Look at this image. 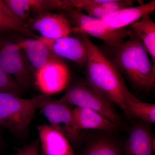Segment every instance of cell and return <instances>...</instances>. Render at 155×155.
Listing matches in <instances>:
<instances>
[{"mask_svg":"<svg viewBox=\"0 0 155 155\" xmlns=\"http://www.w3.org/2000/svg\"><path fill=\"white\" fill-rule=\"evenodd\" d=\"M78 35L83 39L87 49L86 81L113 104L119 106L131 121L125 102L128 100L138 99L129 91L121 73L92 41L89 35L84 32Z\"/></svg>","mask_w":155,"mask_h":155,"instance_id":"6da1fadb","label":"cell"},{"mask_svg":"<svg viewBox=\"0 0 155 155\" xmlns=\"http://www.w3.org/2000/svg\"><path fill=\"white\" fill-rule=\"evenodd\" d=\"M99 48L121 75L134 86L148 92L155 85V67L148 53L135 34L116 47Z\"/></svg>","mask_w":155,"mask_h":155,"instance_id":"7a4b0ae2","label":"cell"},{"mask_svg":"<svg viewBox=\"0 0 155 155\" xmlns=\"http://www.w3.org/2000/svg\"><path fill=\"white\" fill-rule=\"evenodd\" d=\"M39 99V95L23 99L0 93V126L18 135L25 133L38 110Z\"/></svg>","mask_w":155,"mask_h":155,"instance_id":"3957f363","label":"cell"},{"mask_svg":"<svg viewBox=\"0 0 155 155\" xmlns=\"http://www.w3.org/2000/svg\"><path fill=\"white\" fill-rule=\"evenodd\" d=\"M61 99L70 106L90 109L119 126L121 119L113 103L86 81H79L67 89Z\"/></svg>","mask_w":155,"mask_h":155,"instance_id":"277c9868","label":"cell"},{"mask_svg":"<svg viewBox=\"0 0 155 155\" xmlns=\"http://www.w3.org/2000/svg\"><path fill=\"white\" fill-rule=\"evenodd\" d=\"M19 38L12 32L0 31V67L24 88L31 84L32 71L18 45Z\"/></svg>","mask_w":155,"mask_h":155,"instance_id":"5b68a950","label":"cell"},{"mask_svg":"<svg viewBox=\"0 0 155 155\" xmlns=\"http://www.w3.org/2000/svg\"><path fill=\"white\" fill-rule=\"evenodd\" d=\"M63 12L69 19L75 35L84 32L102 40L108 46L119 45L132 33V30L127 28L114 29L110 28L103 20L84 14L79 9H69Z\"/></svg>","mask_w":155,"mask_h":155,"instance_id":"8992f818","label":"cell"},{"mask_svg":"<svg viewBox=\"0 0 155 155\" xmlns=\"http://www.w3.org/2000/svg\"><path fill=\"white\" fill-rule=\"evenodd\" d=\"M39 96L38 109L50 125L61 131L70 143L74 145L79 144L81 137L74 124L73 109L70 105L61 99H54L43 94Z\"/></svg>","mask_w":155,"mask_h":155,"instance_id":"52a82bcc","label":"cell"},{"mask_svg":"<svg viewBox=\"0 0 155 155\" xmlns=\"http://www.w3.org/2000/svg\"><path fill=\"white\" fill-rule=\"evenodd\" d=\"M34 82L43 94L58 93L67 88L70 71L61 58L54 56L44 67L34 72Z\"/></svg>","mask_w":155,"mask_h":155,"instance_id":"ba28073f","label":"cell"},{"mask_svg":"<svg viewBox=\"0 0 155 155\" xmlns=\"http://www.w3.org/2000/svg\"><path fill=\"white\" fill-rule=\"evenodd\" d=\"M68 36L57 39H48L38 36L47 47L52 54L75 62L80 68L86 67L87 51L82 38Z\"/></svg>","mask_w":155,"mask_h":155,"instance_id":"9c48e42d","label":"cell"},{"mask_svg":"<svg viewBox=\"0 0 155 155\" xmlns=\"http://www.w3.org/2000/svg\"><path fill=\"white\" fill-rule=\"evenodd\" d=\"M26 24L31 31H35L46 38L57 39L74 34L73 28L64 13H43L32 18Z\"/></svg>","mask_w":155,"mask_h":155,"instance_id":"30bf717a","label":"cell"},{"mask_svg":"<svg viewBox=\"0 0 155 155\" xmlns=\"http://www.w3.org/2000/svg\"><path fill=\"white\" fill-rule=\"evenodd\" d=\"M42 155H77L70 142L61 131L50 125L37 127Z\"/></svg>","mask_w":155,"mask_h":155,"instance_id":"8fae6325","label":"cell"},{"mask_svg":"<svg viewBox=\"0 0 155 155\" xmlns=\"http://www.w3.org/2000/svg\"><path fill=\"white\" fill-rule=\"evenodd\" d=\"M155 10V1L141 3L136 7L124 8L108 15L103 21L114 29L125 28L138 21L146 15H150Z\"/></svg>","mask_w":155,"mask_h":155,"instance_id":"7c38bea8","label":"cell"},{"mask_svg":"<svg viewBox=\"0 0 155 155\" xmlns=\"http://www.w3.org/2000/svg\"><path fill=\"white\" fill-rule=\"evenodd\" d=\"M148 123H138L130 130L125 152L126 155H153L155 139Z\"/></svg>","mask_w":155,"mask_h":155,"instance_id":"4fadbf2b","label":"cell"},{"mask_svg":"<svg viewBox=\"0 0 155 155\" xmlns=\"http://www.w3.org/2000/svg\"><path fill=\"white\" fill-rule=\"evenodd\" d=\"M72 112L74 124L79 131L83 129H91L113 132L118 127L99 113L90 109L75 107L73 109Z\"/></svg>","mask_w":155,"mask_h":155,"instance_id":"5bb4252c","label":"cell"},{"mask_svg":"<svg viewBox=\"0 0 155 155\" xmlns=\"http://www.w3.org/2000/svg\"><path fill=\"white\" fill-rule=\"evenodd\" d=\"M37 38L20 37L18 41L19 47L25 54L33 73L44 67L54 56Z\"/></svg>","mask_w":155,"mask_h":155,"instance_id":"9a60e30c","label":"cell"},{"mask_svg":"<svg viewBox=\"0 0 155 155\" xmlns=\"http://www.w3.org/2000/svg\"><path fill=\"white\" fill-rule=\"evenodd\" d=\"M132 31L141 42L149 54L155 67V23L149 15H146L131 25Z\"/></svg>","mask_w":155,"mask_h":155,"instance_id":"2e32d148","label":"cell"},{"mask_svg":"<svg viewBox=\"0 0 155 155\" xmlns=\"http://www.w3.org/2000/svg\"><path fill=\"white\" fill-rule=\"evenodd\" d=\"M79 155H122V153L119 145L114 139L100 134L90 138Z\"/></svg>","mask_w":155,"mask_h":155,"instance_id":"e0dca14e","label":"cell"},{"mask_svg":"<svg viewBox=\"0 0 155 155\" xmlns=\"http://www.w3.org/2000/svg\"><path fill=\"white\" fill-rule=\"evenodd\" d=\"M0 31H8L34 38L37 37L28 29L25 23L14 17L2 0H0Z\"/></svg>","mask_w":155,"mask_h":155,"instance_id":"ac0fdd59","label":"cell"},{"mask_svg":"<svg viewBox=\"0 0 155 155\" xmlns=\"http://www.w3.org/2000/svg\"><path fill=\"white\" fill-rule=\"evenodd\" d=\"M125 105L131 119L137 118L146 123L154 124L155 104L142 102L138 99H129L126 101Z\"/></svg>","mask_w":155,"mask_h":155,"instance_id":"d6986e66","label":"cell"},{"mask_svg":"<svg viewBox=\"0 0 155 155\" xmlns=\"http://www.w3.org/2000/svg\"><path fill=\"white\" fill-rule=\"evenodd\" d=\"M6 7L19 21L26 24L32 19L29 0H4Z\"/></svg>","mask_w":155,"mask_h":155,"instance_id":"ffe728a7","label":"cell"},{"mask_svg":"<svg viewBox=\"0 0 155 155\" xmlns=\"http://www.w3.org/2000/svg\"><path fill=\"white\" fill-rule=\"evenodd\" d=\"M23 88L14 78L0 67V93H9L19 96Z\"/></svg>","mask_w":155,"mask_h":155,"instance_id":"44dd1931","label":"cell"},{"mask_svg":"<svg viewBox=\"0 0 155 155\" xmlns=\"http://www.w3.org/2000/svg\"><path fill=\"white\" fill-rule=\"evenodd\" d=\"M39 141L36 140L18 150L15 155H39Z\"/></svg>","mask_w":155,"mask_h":155,"instance_id":"7402d4cb","label":"cell"}]
</instances>
